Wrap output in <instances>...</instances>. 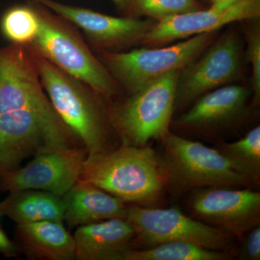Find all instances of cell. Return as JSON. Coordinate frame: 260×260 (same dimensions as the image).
Wrapping results in <instances>:
<instances>
[{"label": "cell", "mask_w": 260, "mask_h": 260, "mask_svg": "<svg viewBox=\"0 0 260 260\" xmlns=\"http://www.w3.org/2000/svg\"><path fill=\"white\" fill-rule=\"evenodd\" d=\"M88 154L84 146L38 153L25 167L3 174L0 190L36 189L62 197L78 181Z\"/></svg>", "instance_id": "cell-13"}, {"label": "cell", "mask_w": 260, "mask_h": 260, "mask_svg": "<svg viewBox=\"0 0 260 260\" xmlns=\"http://www.w3.org/2000/svg\"><path fill=\"white\" fill-rule=\"evenodd\" d=\"M162 151L159 162L166 186L179 194L200 188L251 185L247 178L234 170L216 148H211L167 132L159 139Z\"/></svg>", "instance_id": "cell-6"}, {"label": "cell", "mask_w": 260, "mask_h": 260, "mask_svg": "<svg viewBox=\"0 0 260 260\" xmlns=\"http://www.w3.org/2000/svg\"><path fill=\"white\" fill-rule=\"evenodd\" d=\"M32 53L43 88L53 107L88 153L118 146L119 140L108 116V98L42 56Z\"/></svg>", "instance_id": "cell-3"}, {"label": "cell", "mask_w": 260, "mask_h": 260, "mask_svg": "<svg viewBox=\"0 0 260 260\" xmlns=\"http://www.w3.org/2000/svg\"><path fill=\"white\" fill-rule=\"evenodd\" d=\"M123 16H126L128 10V3L129 0H111Z\"/></svg>", "instance_id": "cell-27"}, {"label": "cell", "mask_w": 260, "mask_h": 260, "mask_svg": "<svg viewBox=\"0 0 260 260\" xmlns=\"http://www.w3.org/2000/svg\"><path fill=\"white\" fill-rule=\"evenodd\" d=\"M45 5L82 30L90 49L95 51L121 52L141 47L145 34L155 20L152 19L115 17L56 0H34Z\"/></svg>", "instance_id": "cell-10"}, {"label": "cell", "mask_w": 260, "mask_h": 260, "mask_svg": "<svg viewBox=\"0 0 260 260\" xmlns=\"http://www.w3.org/2000/svg\"><path fill=\"white\" fill-rule=\"evenodd\" d=\"M0 253L6 257H17L20 254L14 242L10 240L1 227H0Z\"/></svg>", "instance_id": "cell-25"}, {"label": "cell", "mask_w": 260, "mask_h": 260, "mask_svg": "<svg viewBox=\"0 0 260 260\" xmlns=\"http://www.w3.org/2000/svg\"><path fill=\"white\" fill-rule=\"evenodd\" d=\"M62 198L64 220L70 228L109 219L125 220V203L90 183L77 181Z\"/></svg>", "instance_id": "cell-17"}, {"label": "cell", "mask_w": 260, "mask_h": 260, "mask_svg": "<svg viewBox=\"0 0 260 260\" xmlns=\"http://www.w3.org/2000/svg\"><path fill=\"white\" fill-rule=\"evenodd\" d=\"M78 181L93 184L124 203L145 207L161 199L167 188L158 154L148 145L120 144L88 154Z\"/></svg>", "instance_id": "cell-2"}, {"label": "cell", "mask_w": 260, "mask_h": 260, "mask_svg": "<svg viewBox=\"0 0 260 260\" xmlns=\"http://www.w3.org/2000/svg\"><path fill=\"white\" fill-rule=\"evenodd\" d=\"M241 0H209L210 8L221 10L236 4Z\"/></svg>", "instance_id": "cell-26"}, {"label": "cell", "mask_w": 260, "mask_h": 260, "mask_svg": "<svg viewBox=\"0 0 260 260\" xmlns=\"http://www.w3.org/2000/svg\"><path fill=\"white\" fill-rule=\"evenodd\" d=\"M73 237L75 259L121 260L133 248L135 232L124 219H109L78 226Z\"/></svg>", "instance_id": "cell-15"}, {"label": "cell", "mask_w": 260, "mask_h": 260, "mask_svg": "<svg viewBox=\"0 0 260 260\" xmlns=\"http://www.w3.org/2000/svg\"><path fill=\"white\" fill-rule=\"evenodd\" d=\"M14 236L19 254L29 259H75L74 237L65 229L63 222L46 220L16 224Z\"/></svg>", "instance_id": "cell-16"}, {"label": "cell", "mask_w": 260, "mask_h": 260, "mask_svg": "<svg viewBox=\"0 0 260 260\" xmlns=\"http://www.w3.org/2000/svg\"><path fill=\"white\" fill-rule=\"evenodd\" d=\"M0 216H1V215H0Z\"/></svg>", "instance_id": "cell-29"}, {"label": "cell", "mask_w": 260, "mask_h": 260, "mask_svg": "<svg viewBox=\"0 0 260 260\" xmlns=\"http://www.w3.org/2000/svg\"><path fill=\"white\" fill-rule=\"evenodd\" d=\"M231 251L213 250L191 243L174 242L136 249L132 248L121 256V260H226Z\"/></svg>", "instance_id": "cell-19"}, {"label": "cell", "mask_w": 260, "mask_h": 260, "mask_svg": "<svg viewBox=\"0 0 260 260\" xmlns=\"http://www.w3.org/2000/svg\"><path fill=\"white\" fill-rule=\"evenodd\" d=\"M250 89L239 84L220 87L202 95L172 119L171 127L184 134L212 138L229 133L245 120L252 108Z\"/></svg>", "instance_id": "cell-11"}, {"label": "cell", "mask_w": 260, "mask_h": 260, "mask_svg": "<svg viewBox=\"0 0 260 260\" xmlns=\"http://www.w3.org/2000/svg\"><path fill=\"white\" fill-rule=\"evenodd\" d=\"M180 72L168 73L136 93L107 99L108 116L120 144L145 146L171 129Z\"/></svg>", "instance_id": "cell-5"}, {"label": "cell", "mask_w": 260, "mask_h": 260, "mask_svg": "<svg viewBox=\"0 0 260 260\" xmlns=\"http://www.w3.org/2000/svg\"><path fill=\"white\" fill-rule=\"evenodd\" d=\"M242 238L239 259L246 260L260 259V226L254 227Z\"/></svg>", "instance_id": "cell-24"}, {"label": "cell", "mask_w": 260, "mask_h": 260, "mask_svg": "<svg viewBox=\"0 0 260 260\" xmlns=\"http://www.w3.org/2000/svg\"><path fill=\"white\" fill-rule=\"evenodd\" d=\"M244 59L242 37L231 27L181 70L174 114L184 112L205 93L238 81L242 76Z\"/></svg>", "instance_id": "cell-8"}, {"label": "cell", "mask_w": 260, "mask_h": 260, "mask_svg": "<svg viewBox=\"0 0 260 260\" xmlns=\"http://www.w3.org/2000/svg\"><path fill=\"white\" fill-rule=\"evenodd\" d=\"M205 8L200 0H129L126 16L160 21L173 15Z\"/></svg>", "instance_id": "cell-22"}, {"label": "cell", "mask_w": 260, "mask_h": 260, "mask_svg": "<svg viewBox=\"0 0 260 260\" xmlns=\"http://www.w3.org/2000/svg\"><path fill=\"white\" fill-rule=\"evenodd\" d=\"M125 220L135 232L134 245L145 248L174 242L191 243L213 250L231 251L234 238L186 215L178 208L127 206Z\"/></svg>", "instance_id": "cell-9"}, {"label": "cell", "mask_w": 260, "mask_h": 260, "mask_svg": "<svg viewBox=\"0 0 260 260\" xmlns=\"http://www.w3.org/2000/svg\"><path fill=\"white\" fill-rule=\"evenodd\" d=\"M78 146L43 88L32 51L10 43L0 48V177L28 157Z\"/></svg>", "instance_id": "cell-1"}, {"label": "cell", "mask_w": 260, "mask_h": 260, "mask_svg": "<svg viewBox=\"0 0 260 260\" xmlns=\"http://www.w3.org/2000/svg\"><path fill=\"white\" fill-rule=\"evenodd\" d=\"M0 215L16 224L64 221V203L61 196L49 191L23 189L10 191L0 203Z\"/></svg>", "instance_id": "cell-18"}, {"label": "cell", "mask_w": 260, "mask_h": 260, "mask_svg": "<svg viewBox=\"0 0 260 260\" xmlns=\"http://www.w3.org/2000/svg\"><path fill=\"white\" fill-rule=\"evenodd\" d=\"M188 205L194 218L234 238H242L260 224V194L250 189H193Z\"/></svg>", "instance_id": "cell-12"}, {"label": "cell", "mask_w": 260, "mask_h": 260, "mask_svg": "<svg viewBox=\"0 0 260 260\" xmlns=\"http://www.w3.org/2000/svg\"><path fill=\"white\" fill-rule=\"evenodd\" d=\"M217 150L234 170L247 178L251 184L260 179V126H254L243 138L232 143L222 142Z\"/></svg>", "instance_id": "cell-20"}, {"label": "cell", "mask_w": 260, "mask_h": 260, "mask_svg": "<svg viewBox=\"0 0 260 260\" xmlns=\"http://www.w3.org/2000/svg\"><path fill=\"white\" fill-rule=\"evenodd\" d=\"M260 18L241 22L245 39L244 59L250 65L251 107L257 108L260 104Z\"/></svg>", "instance_id": "cell-23"}, {"label": "cell", "mask_w": 260, "mask_h": 260, "mask_svg": "<svg viewBox=\"0 0 260 260\" xmlns=\"http://www.w3.org/2000/svg\"><path fill=\"white\" fill-rule=\"evenodd\" d=\"M0 27L10 44L29 45L35 39L39 29V18L30 0L7 10L2 18Z\"/></svg>", "instance_id": "cell-21"}, {"label": "cell", "mask_w": 260, "mask_h": 260, "mask_svg": "<svg viewBox=\"0 0 260 260\" xmlns=\"http://www.w3.org/2000/svg\"><path fill=\"white\" fill-rule=\"evenodd\" d=\"M219 30L200 34L167 46L139 47L121 52L95 51L125 94L139 91L172 72L181 70L205 50Z\"/></svg>", "instance_id": "cell-7"}, {"label": "cell", "mask_w": 260, "mask_h": 260, "mask_svg": "<svg viewBox=\"0 0 260 260\" xmlns=\"http://www.w3.org/2000/svg\"><path fill=\"white\" fill-rule=\"evenodd\" d=\"M30 2L39 21L37 36L27 46L30 51L88 84L108 99H116L125 94L75 24L45 5L34 0Z\"/></svg>", "instance_id": "cell-4"}, {"label": "cell", "mask_w": 260, "mask_h": 260, "mask_svg": "<svg viewBox=\"0 0 260 260\" xmlns=\"http://www.w3.org/2000/svg\"><path fill=\"white\" fill-rule=\"evenodd\" d=\"M257 18H260V0H241L224 9L208 7L173 15L156 21L145 34L141 47H162L200 34L219 30L225 25Z\"/></svg>", "instance_id": "cell-14"}, {"label": "cell", "mask_w": 260, "mask_h": 260, "mask_svg": "<svg viewBox=\"0 0 260 260\" xmlns=\"http://www.w3.org/2000/svg\"><path fill=\"white\" fill-rule=\"evenodd\" d=\"M200 1L202 2V3H203V4L205 3V4L209 5V0H200Z\"/></svg>", "instance_id": "cell-28"}]
</instances>
